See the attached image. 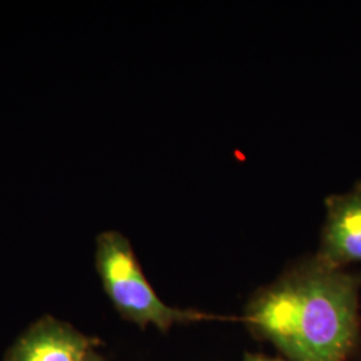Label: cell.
Masks as SVG:
<instances>
[{
    "instance_id": "obj_1",
    "label": "cell",
    "mask_w": 361,
    "mask_h": 361,
    "mask_svg": "<svg viewBox=\"0 0 361 361\" xmlns=\"http://www.w3.org/2000/svg\"><path fill=\"white\" fill-rule=\"evenodd\" d=\"M361 273L302 259L258 290L244 320L290 361H347L360 343Z\"/></svg>"
},
{
    "instance_id": "obj_2",
    "label": "cell",
    "mask_w": 361,
    "mask_h": 361,
    "mask_svg": "<svg viewBox=\"0 0 361 361\" xmlns=\"http://www.w3.org/2000/svg\"><path fill=\"white\" fill-rule=\"evenodd\" d=\"M95 267L106 295L133 323L168 331L176 324L209 319L204 313L165 304L146 280L129 240L122 233L109 231L97 237Z\"/></svg>"
},
{
    "instance_id": "obj_3",
    "label": "cell",
    "mask_w": 361,
    "mask_h": 361,
    "mask_svg": "<svg viewBox=\"0 0 361 361\" xmlns=\"http://www.w3.org/2000/svg\"><path fill=\"white\" fill-rule=\"evenodd\" d=\"M325 224L317 257L345 269L361 262V180L349 192L325 198Z\"/></svg>"
},
{
    "instance_id": "obj_4",
    "label": "cell",
    "mask_w": 361,
    "mask_h": 361,
    "mask_svg": "<svg viewBox=\"0 0 361 361\" xmlns=\"http://www.w3.org/2000/svg\"><path fill=\"white\" fill-rule=\"evenodd\" d=\"M90 353V338L65 324L44 320L20 338L10 361H85Z\"/></svg>"
},
{
    "instance_id": "obj_5",
    "label": "cell",
    "mask_w": 361,
    "mask_h": 361,
    "mask_svg": "<svg viewBox=\"0 0 361 361\" xmlns=\"http://www.w3.org/2000/svg\"><path fill=\"white\" fill-rule=\"evenodd\" d=\"M245 361H285L280 360V359H271V357H267V356H261V355H247Z\"/></svg>"
},
{
    "instance_id": "obj_6",
    "label": "cell",
    "mask_w": 361,
    "mask_h": 361,
    "mask_svg": "<svg viewBox=\"0 0 361 361\" xmlns=\"http://www.w3.org/2000/svg\"><path fill=\"white\" fill-rule=\"evenodd\" d=\"M85 361H101L99 360V359H98V357H97V356H94V355H92V353H90V355H89V356H87V359H86V360Z\"/></svg>"
}]
</instances>
